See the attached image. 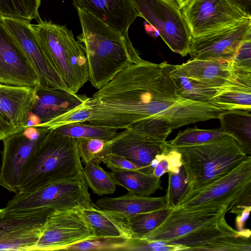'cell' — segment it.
<instances>
[{
    "label": "cell",
    "mask_w": 251,
    "mask_h": 251,
    "mask_svg": "<svg viewBox=\"0 0 251 251\" xmlns=\"http://www.w3.org/2000/svg\"><path fill=\"white\" fill-rule=\"evenodd\" d=\"M83 172L26 193L18 192L10 200L6 211H17L50 207L54 210L78 208L91 202Z\"/></svg>",
    "instance_id": "52a82bcc"
},
{
    "label": "cell",
    "mask_w": 251,
    "mask_h": 251,
    "mask_svg": "<svg viewBox=\"0 0 251 251\" xmlns=\"http://www.w3.org/2000/svg\"><path fill=\"white\" fill-rule=\"evenodd\" d=\"M35 99V87L0 83V141L25 128Z\"/></svg>",
    "instance_id": "2e32d148"
},
{
    "label": "cell",
    "mask_w": 251,
    "mask_h": 251,
    "mask_svg": "<svg viewBox=\"0 0 251 251\" xmlns=\"http://www.w3.org/2000/svg\"><path fill=\"white\" fill-rule=\"evenodd\" d=\"M251 210V206H248L236 214V224L239 231L243 229L244 223L249 218Z\"/></svg>",
    "instance_id": "7bdbcfd3"
},
{
    "label": "cell",
    "mask_w": 251,
    "mask_h": 251,
    "mask_svg": "<svg viewBox=\"0 0 251 251\" xmlns=\"http://www.w3.org/2000/svg\"><path fill=\"white\" fill-rule=\"evenodd\" d=\"M224 205L227 213L234 214L251 206V157L229 173L198 190L186 192L177 207L194 208Z\"/></svg>",
    "instance_id": "8992f818"
},
{
    "label": "cell",
    "mask_w": 251,
    "mask_h": 251,
    "mask_svg": "<svg viewBox=\"0 0 251 251\" xmlns=\"http://www.w3.org/2000/svg\"><path fill=\"white\" fill-rule=\"evenodd\" d=\"M78 209L92 226L96 238L133 237L127 219L123 215L101 209L92 201Z\"/></svg>",
    "instance_id": "ffe728a7"
},
{
    "label": "cell",
    "mask_w": 251,
    "mask_h": 251,
    "mask_svg": "<svg viewBox=\"0 0 251 251\" xmlns=\"http://www.w3.org/2000/svg\"><path fill=\"white\" fill-rule=\"evenodd\" d=\"M129 238H95L71 245L67 251H124Z\"/></svg>",
    "instance_id": "8d00e7d4"
},
{
    "label": "cell",
    "mask_w": 251,
    "mask_h": 251,
    "mask_svg": "<svg viewBox=\"0 0 251 251\" xmlns=\"http://www.w3.org/2000/svg\"><path fill=\"white\" fill-rule=\"evenodd\" d=\"M230 64L234 72L251 73V35L240 44Z\"/></svg>",
    "instance_id": "ab89813d"
},
{
    "label": "cell",
    "mask_w": 251,
    "mask_h": 251,
    "mask_svg": "<svg viewBox=\"0 0 251 251\" xmlns=\"http://www.w3.org/2000/svg\"><path fill=\"white\" fill-rule=\"evenodd\" d=\"M226 134L221 128L202 129L196 126L179 131L167 142L172 147L189 146L206 143Z\"/></svg>",
    "instance_id": "836d02e7"
},
{
    "label": "cell",
    "mask_w": 251,
    "mask_h": 251,
    "mask_svg": "<svg viewBox=\"0 0 251 251\" xmlns=\"http://www.w3.org/2000/svg\"><path fill=\"white\" fill-rule=\"evenodd\" d=\"M96 204L101 209L118 213L126 219L137 214L169 207L165 196L145 197L128 192L118 197L102 198L97 201Z\"/></svg>",
    "instance_id": "cb8c5ba5"
},
{
    "label": "cell",
    "mask_w": 251,
    "mask_h": 251,
    "mask_svg": "<svg viewBox=\"0 0 251 251\" xmlns=\"http://www.w3.org/2000/svg\"><path fill=\"white\" fill-rule=\"evenodd\" d=\"M30 25L67 85L74 93H77L88 80L87 59L82 45L65 25L41 20Z\"/></svg>",
    "instance_id": "5b68a950"
},
{
    "label": "cell",
    "mask_w": 251,
    "mask_h": 251,
    "mask_svg": "<svg viewBox=\"0 0 251 251\" xmlns=\"http://www.w3.org/2000/svg\"><path fill=\"white\" fill-rule=\"evenodd\" d=\"M76 139L50 130L39 144L21 189L33 191L44 185L74 177L83 172Z\"/></svg>",
    "instance_id": "277c9868"
},
{
    "label": "cell",
    "mask_w": 251,
    "mask_h": 251,
    "mask_svg": "<svg viewBox=\"0 0 251 251\" xmlns=\"http://www.w3.org/2000/svg\"><path fill=\"white\" fill-rule=\"evenodd\" d=\"M3 208L2 209H0V212L2 210Z\"/></svg>",
    "instance_id": "7dc6e473"
},
{
    "label": "cell",
    "mask_w": 251,
    "mask_h": 251,
    "mask_svg": "<svg viewBox=\"0 0 251 251\" xmlns=\"http://www.w3.org/2000/svg\"><path fill=\"white\" fill-rule=\"evenodd\" d=\"M174 67L180 75L216 89L223 86L234 73L230 62L212 60L190 59Z\"/></svg>",
    "instance_id": "7402d4cb"
},
{
    "label": "cell",
    "mask_w": 251,
    "mask_h": 251,
    "mask_svg": "<svg viewBox=\"0 0 251 251\" xmlns=\"http://www.w3.org/2000/svg\"><path fill=\"white\" fill-rule=\"evenodd\" d=\"M101 163H104L111 171H139V168L122 156L109 153L101 159Z\"/></svg>",
    "instance_id": "60d3db41"
},
{
    "label": "cell",
    "mask_w": 251,
    "mask_h": 251,
    "mask_svg": "<svg viewBox=\"0 0 251 251\" xmlns=\"http://www.w3.org/2000/svg\"><path fill=\"white\" fill-rule=\"evenodd\" d=\"M52 130L60 134L75 139L86 138L104 140L113 139L118 133L117 129L88 122L71 123Z\"/></svg>",
    "instance_id": "f1b7e54d"
},
{
    "label": "cell",
    "mask_w": 251,
    "mask_h": 251,
    "mask_svg": "<svg viewBox=\"0 0 251 251\" xmlns=\"http://www.w3.org/2000/svg\"><path fill=\"white\" fill-rule=\"evenodd\" d=\"M139 17L144 18L174 52L186 56L192 37L175 0H133Z\"/></svg>",
    "instance_id": "9c48e42d"
},
{
    "label": "cell",
    "mask_w": 251,
    "mask_h": 251,
    "mask_svg": "<svg viewBox=\"0 0 251 251\" xmlns=\"http://www.w3.org/2000/svg\"><path fill=\"white\" fill-rule=\"evenodd\" d=\"M238 232L227 223L225 217L187 234L165 242L166 245L180 246L181 251H214L222 238Z\"/></svg>",
    "instance_id": "44dd1931"
},
{
    "label": "cell",
    "mask_w": 251,
    "mask_h": 251,
    "mask_svg": "<svg viewBox=\"0 0 251 251\" xmlns=\"http://www.w3.org/2000/svg\"><path fill=\"white\" fill-rule=\"evenodd\" d=\"M226 213V206L219 204L173 208L164 221L142 238L149 241L170 240L218 222Z\"/></svg>",
    "instance_id": "4fadbf2b"
},
{
    "label": "cell",
    "mask_w": 251,
    "mask_h": 251,
    "mask_svg": "<svg viewBox=\"0 0 251 251\" xmlns=\"http://www.w3.org/2000/svg\"><path fill=\"white\" fill-rule=\"evenodd\" d=\"M172 208L167 207L137 214L127 218V224L133 237L142 238L157 227L164 221Z\"/></svg>",
    "instance_id": "1f68e13d"
},
{
    "label": "cell",
    "mask_w": 251,
    "mask_h": 251,
    "mask_svg": "<svg viewBox=\"0 0 251 251\" xmlns=\"http://www.w3.org/2000/svg\"><path fill=\"white\" fill-rule=\"evenodd\" d=\"M167 192L165 195L169 207L175 208L186 193L189 183L184 168L182 165L177 172H169Z\"/></svg>",
    "instance_id": "e575fe53"
},
{
    "label": "cell",
    "mask_w": 251,
    "mask_h": 251,
    "mask_svg": "<svg viewBox=\"0 0 251 251\" xmlns=\"http://www.w3.org/2000/svg\"><path fill=\"white\" fill-rule=\"evenodd\" d=\"M108 140L95 138L76 139L77 147L81 162L101 163V159L106 154V148Z\"/></svg>",
    "instance_id": "d590c367"
},
{
    "label": "cell",
    "mask_w": 251,
    "mask_h": 251,
    "mask_svg": "<svg viewBox=\"0 0 251 251\" xmlns=\"http://www.w3.org/2000/svg\"><path fill=\"white\" fill-rule=\"evenodd\" d=\"M75 8L82 9L123 35L139 14L133 0H73Z\"/></svg>",
    "instance_id": "ac0fdd59"
},
{
    "label": "cell",
    "mask_w": 251,
    "mask_h": 251,
    "mask_svg": "<svg viewBox=\"0 0 251 251\" xmlns=\"http://www.w3.org/2000/svg\"><path fill=\"white\" fill-rule=\"evenodd\" d=\"M164 245H166L165 241H149L132 237L128 239L125 251H158L159 247Z\"/></svg>",
    "instance_id": "b9f144b4"
},
{
    "label": "cell",
    "mask_w": 251,
    "mask_h": 251,
    "mask_svg": "<svg viewBox=\"0 0 251 251\" xmlns=\"http://www.w3.org/2000/svg\"><path fill=\"white\" fill-rule=\"evenodd\" d=\"M192 38L251 19L231 0H192L181 9Z\"/></svg>",
    "instance_id": "7c38bea8"
},
{
    "label": "cell",
    "mask_w": 251,
    "mask_h": 251,
    "mask_svg": "<svg viewBox=\"0 0 251 251\" xmlns=\"http://www.w3.org/2000/svg\"><path fill=\"white\" fill-rule=\"evenodd\" d=\"M251 35V18L234 25L192 38L191 59L230 62L240 44Z\"/></svg>",
    "instance_id": "5bb4252c"
},
{
    "label": "cell",
    "mask_w": 251,
    "mask_h": 251,
    "mask_svg": "<svg viewBox=\"0 0 251 251\" xmlns=\"http://www.w3.org/2000/svg\"><path fill=\"white\" fill-rule=\"evenodd\" d=\"M43 227L19 229L0 235V251H29L38 240Z\"/></svg>",
    "instance_id": "4dcf8cb0"
},
{
    "label": "cell",
    "mask_w": 251,
    "mask_h": 251,
    "mask_svg": "<svg viewBox=\"0 0 251 251\" xmlns=\"http://www.w3.org/2000/svg\"><path fill=\"white\" fill-rule=\"evenodd\" d=\"M152 164L154 167L152 173L159 177L169 172H177L182 165L181 154L170 146L166 151L156 156Z\"/></svg>",
    "instance_id": "f35d334b"
},
{
    "label": "cell",
    "mask_w": 251,
    "mask_h": 251,
    "mask_svg": "<svg viewBox=\"0 0 251 251\" xmlns=\"http://www.w3.org/2000/svg\"><path fill=\"white\" fill-rule=\"evenodd\" d=\"M177 94L181 98L194 101L207 102L217 93L218 89L211 88L179 74L173 68L170 72Z\"/></svg>",
    "instance_id": "83f0119b"
},
{
    "label": "cell",
    "mask_w": 251,
    "mask_h": 251,
    "mask_svg": "<svg viewBox=\"0 0 251 251\" xmlns=\"http://www.w3.org/2000/svg\"><path fill=\"white\" fill-rule=\"evenodd\" d=\"M41 0H0V18L19 20L29 23L39 21Z\"/></svg>",
    "instance_id": "f546056e"
},
{
    "label": "cell",
    "mask_w": 251,
    "mask_h": 251,
    "mask_svg": "<svg viewBox=\"0 0 251 251\" xmlns=\"http://www.w3.org/2000/svg\"><path fill=\"white\" fill-rule=\"evenodd\" d=\"M173 67L143 60L125 68L82 103L90 111L86 122L117 129L151 118L168 120L172 130L189 124L195 101L177 94Z\"/></svg>",
    "instance_id": "6da1fadb"
},
{
    "label": "cell",
    "mask_w": 251,
    "mask_h": 251,
    "mask_svg": "<svg viewBox=\"0 0 251 251\" xmlns=\"http://www.w3.org/2000/svg\"><path fill=\"white\" fill-rule=\"evenodd\" d=\"M173 148L181 154L189 183L187 191L201 188L225 176L248 156L227 134L201 144Z\"/></svg>",
    "instance_id": "3957f363"
},
{
    "label": "cell",
    "mask_w": 251,
    "mask_h": 251,
    "mask_svg": "<svg viewBox=\"0 0 251 251\" xmlns=\"http://www.w3.org/2000/svg\"><path fill=\"white\" fill-rule=\"evenodd\" d=\"M54 210L50 207L17 211L0 212V235L25 228L42 227L47 219Z\"/></svg>",
    "instance_id": "4316f807"
},
{
    "label": "cell",
    "mask_w": 251,
    "mask_h": 251,
    "mask_svg": "<svg viewBox=\"0 0 251 251\" xmlns=\"http://www.w3.org/2000/svg\"><path fill=\"white\" fill-rule=\"evenodd\" d=\"M192 0H176L180 9L188 4Z\"/></svg>",
    "instance_id": "bcb514c9"
},
{
    "label": "cell",
    "mask_w": 251,
    "mask_h": 251,
    "mask_svg": "<svg viewBox=\"0 0 251 251\" xmlns=\"http://www.w3.org/2000/svg\"><path fill=\"white\" fill-rule=\"evenodd\" d=\"M1 18L6 29L35 72L38 80V85L73 93L31 27L30 23Z\"/></svg>",
    "instance_id": "8fae6325"
},
{
    "label": "cell",
    "mask_w": 251,
    "mask_h": 251,
    "mask_svg": "<svg viewBox=\"0 0 251 251\" xmlns=\"http://www.w3.org/2000/svg\"><path fill=\"white\" fill-rule=\"evenodd\" d=\"M49 130L43 127H28L2 140L0 186L15 193L20 191L33 155Z\"/></svg>",
    "instance_id": "ba28073f"
},
{
    "label": "cell",
    "mask_w": 251,
    "mask_h": 251,
    "mask_svg": "<svg viewBox=\"0 0 251 251\" xmlns=\"http://www.w3.org/2000/svg\"><path fill=\"white\" fill-rule=\"evenodd\" d=\"M95 238L92 226L78 208L54 210L29 251L66 250L71 245Z\"/></svg>",
    "instance_id": "30bf717a"
},
{
    "label": "cell",
    "mask_w": 251,
    "mask_h": 251,
    "mask_svg": "<svg viewBox=\"0 0 251 251\" xmlns=\"http://www.w3.org/2000/svg\"><path fill=\"white\" fill-rule=\"evenodd\" d=\"M210 101L226 110L251 111V73L234 72Z\"/></svg>",
    "instance_id": "603a6c76"
},
{
    "label": "cell",
    "mask_w": 251,
    "mask_h": 251,
    "mask_svg": "<svg viewBox=\"0 0 251 251\" xmlns=\"http://www.w3.org/2000/svg\"><path fill=\"white\" fill-rule=\"evenodd\" d=\"M250 110H228L220 114L221 129L232 136L247 155L251 154V114Z\"/></svg>",
    "instance_id": "d4e9b609"
},
{
    "label": "cell",
    "mask_w": 251,
    "mask_h": 251,
    "mask_svg": "<svg viewBox=\"0 0 251 251\" xmlns=\"http://www.w3.org/2000/svg\"><path fill=\"white\" fill-rule=\"evenodd\" d=\"M116 185L133 194L149 197L158 190H162L161 177L153 173L139 171H111L110 173Z\"/></svg>",
    "instance_id": "484cf974"
},
{
    "label": "cell",
    "mask_w": 251,
    "mask_h": 251,
    "mask_svg": "<svg viewBox=\"0 0 251 251\" xmlns=\"http://www.w3.org/2000/svg\"><path fill=\"white\" fill-rule=\"evenodd\" d=\"M82 33L77 41L87 59L88 80L100 89L127 67L142 61L128 35H123L92 14L76 8Z\"/></svg>",
    "instance_id": "7a4b0ae2"
},
{
    "label": "cell",
    "mask_w": 251,
    "mask_h": 251,
    "mask_svg": "<svg viewBox=\"0 0 251 251\" xmlns=\"http://www.w3.org/2000/svg\"><path fill=\"white\" fill-rule=\"evenodd\" d=\"M0 83L35 87L37 76L0 18Z\"/></svg>",
    "instance_id": "e0dca14e"
},
{
    "label": "cell",
    "mask_w": 251,
    "mask_h": 251,
    "mask_svg": "<svg viewBox=\"0 0 251 251\" xmlns=\"http://www.w3.org/2000/svg\"></svg>",
    "instance_id": "c3c4849f"
},
{
    "label": "cell",
    "mask_w": 251,
    "mask_h": 251,
    "mask_svg": "<svg viewBox=\"0 0 251 251\" xmlns=\"http://www.w3.org/2000/svg\"><path fill=\"white\" fill-rule=\"evenodd\" d=\"M247 14L251 16V0H231Z\"/></svg>",
    "instance_id": "f6af8a7d"
},
{
    "label": "cell",
    "mask_w": 251,
    "mask_h": 251,
    "mask_svg": "<svg viewBox=\"0 0 251 251\" xmlns=\"http://www.w3.org/2000/svg\"><path fill=\"white\" fill-rule=\"evenodd\" d=\"M130 127L164 141H166L173 130L169 121L164 119L155 118L142 120Z\"/></svg>",
    "instance_id": "74e56055"
},
{
    "label": "cell",
    "mask_w": 251,
    "mask_h": 251,
    "mask_svg": "<svg viewBox=\"0 0 251 251\" xmlns=\"http://www.w3.org/2000/svg\"><path fill=\"white\" fill-rule=\"evenodd\" d=\"M41 124V121L39 117L34 113L29 111L26 116L25 122V128L28 127H38Z\"/></svg>",
    "instance_id": "ee69618b"
},
{
    "label": "cell",
    "mask_w": 251,
    "mask_h": 251,
    "mask_svg": "<svg viewBox=\"0 0 251 251\" xmlns=\"http://www.w3.org/2000/svg\"><path fill=\"white\" fill-rule=\"evenodd\" d=\"M169 148L167 141L153 138L129 127L118 132L115 137L108 140L106 154L112 153L124 157L138 166L140 172L152 173L153 161Z\"/></svg>",
    "instance_id": "9a60e30c"
},
{
    "label": "cell",
    "mask_w": 251,
    "mask_h": 251,
    "mask_svg": "<svg viewBox=\"0 0 251 251\" xmlns=\"http://www.w3.org/2000/svg\"><path fill=\"white\" fill-rule=\"evenodd\" d=\"M84 165L83 174L88 187L94 193L103 196L115 192L116 184L110 173L94 162H89Z\"/></svg>",
    "instance_id": "d6a6232c"
},
{
    "label": "cell",
    "mask_w": 251,
    "mask_h": 251,
    "mask_svg": "<svg viewBox=\"0 0 251 251\" xmlns=\"http://www.w3.org/2000/svg\"><path fill=\"white\" fill-rule=\"evenodd\" d=\"M35 90V99L30 111L41 121L38 127L73 109L88 98L85 95L39 85Z\"/></svg>",
    "instance_id": "d6986e66"
}]
</instances>
